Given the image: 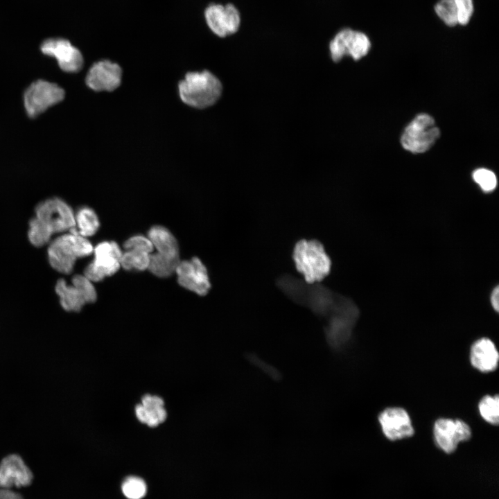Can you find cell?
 Returning a JSON list of instances; mask_svg holds the SVG:
<instances>
[{
	"label": "cell",
	"instance_id": "16",
	"mask_svg": "<svg viewBox=\"0 0 499 499\" xmlns=\"http://www.w3.org/2000/svg\"><path fill=\"white\" fill-rule=\"evenodd\" d=\"M469 358L471 364L475 369L481 372L488 373L497 368L499 353L491 340L482 338L472 344Z\"/></svg>",
	"mask_w": 499,
	"mask_h": 499
},
{
	"label": "cell",
	"instance_id": "9",
	"mask_svg": "<svg viewBox=\"0 0 499 499\" xmlns=\"http://www.w3.org/2000/svg\"><path fill=\"white\" fill-rule=\"evenodd\" d=\"M470 426L461 419H438L433 426V437L436 446L443 452L450 454L458 444L471 437Z\"/></svg>",
	"mask_w": 499,
	"mask_h": 499
},
{
	"label": "cell",
	"instance_id": "10",
	"mask_svg": "<svg viewBox=\"0 0 499 499\" xmlns=\"http://www.w3.org/2000/svg\"><path fill=\"white\" fill-rule=\"evenodd\" d=\"M204 17L211 30L220 37L236 33L240 24V15L231 4L211 3L204 10Z\"/></svg>",
	"mask_w": 499,
	"mask_h": 499
},
{
	"label": "cell",
	"instance_id": "23",
	"mask_svg": "<svg viewBox=\"0 0 499 499\" xmlns=\"http://www.w3.org/2000/svg\"><path fill=\"white\" fill-rule=\"evenodd\" d=\"M53 233L49 227L35 216L29 222L28 239L35 247H42L49 243Z\"/></svg>",
	"mask_w": 499,
	"mask_h": 499
},
{
	"label": "cell",
	"instance_id": "24",
	"mask_svg": "<svg viewBox=\"0 0 499 499\" xmlns=\"http://www.w3.org/2000/svg\"><path fill=\"white\" fill-rule=\"evenodd\" d=\"M150 254L138 251L126 250L120 259V265L126 270L143 271L148 269Z\"/></svg>",
	"mask_w": 499,
	"mask_h": 499
},
{
	"label": "cell",
	"instance_id": "28",
	"mask_svg": "<svg viewBox=\"0 0 499 499\" xmlns=\"http://www.w3.org/2000/svg\"><path fill=\"white\" fill-rule=\"evenodd\" d=\"M474 181L484 192L492 191L496 186L497 180L495 174L486 168H478L473 173Z\"/></svg>",
	"mask_w": 499,
	"mask_h": 499
},
{
	"label": "cell",
	"instance_id": "7",
	"mask_svg": "<svg viewBox=\"0 0 499 499\" xmlns=\"http://www.w3.org/2000/svg\"><path fill=\"white\" fill-rule=\"evenodd\" d=\"M370 48V40L365 33L349 28L340 30L329 43L331 58L335 62L346 55L358 60L368 53Z\"/></svg>",
	"mask_w": 499,
	"mask_h": 499
},
{
	"label": "cell",
	"instance_id": "29",
	"mask_svg": "<svg viewBox=\"0 0 499 499\" xmlns=\"http://www.w3.org/2000/svg\"><path fill=\"white\" fill-rule=\"evenodd\" d=\"M126 250H133L149 254L153 250V245L148 238L136 235L129 238L123 245Z\"/></svg>",
	"mask_w": 499,
	"mask_h": 499
},
{
	"label": "cell",
	"instance_id": "20",
	"mask_svg": "<svg viewBox=\"0 0 499 499\" xmlns=\"http://www.w3.org/2000/svg\"><path fill=\"white\" fill-rule=\"evenodd\" d=\"M75 227L69 231L83 237L94 235L99 229L100 222L96 212L88 207L80 208L75 215Z\"/></svg>",
	"mask_w": 499,
	"mask_h": 499
},
{
	"label": "cell",
	"instance_id": "25",
	"mask_svg": "<svg viewBox=\"0 0 499 499\" xmlns=\"http://www.w3.org/2000/svg\"><path fill=\"white\" fill-rule=\"evenodd\" d=\"M437 16L448 26H455L457 22V10L453 0H439L435 5Z\"/></svg>",
	"mask_w": 499,
	"mask_h": 499
},
{
	"label": "cell",
	"instance_id": "21",
	"mask_svg": "<svg viewBox=\"0 0 499 499\" xmlns=\"http://www.w3.org/2000/svg\"><path fill=\"white\" fill-rule=\"evenodd\" d=\"M180 261L179 256L173 257L157 252L152 255L150 254L148 269L154 275L166 278L175 272Z\"/></svg>",
	"mask_w": 499,
	"mask_h": 499
},
{
	"label": "cell",
	"instance_id": "19",
	"mask_svg": "<svg viewBox=\"0 0 499 499\" xmlns=\"http://www.w3.org/2000/svg\"><path fill=\"white\" fill-rule=\"evenodd\" d=\"M55 292L62 307L67 311L78 312L87 304L79 290L72 284L69 285L62 279L57 281Z\"/></svg>",
	"mask_w": 499,
	"mask_h": 499
},
{
	"label": "cell",
	"instance_id": "26",
	"mask_svg": "<svg viewBox=\"0 0 499 499\" xmlns=\"http://www.w3.org/2000/svg\"><path fill=\"white\" fill-rule=\"evenodd\" d=\"M122 491L129 499H141L146 493V485L141 478L130 476L123 481Z\"/></svg>",
	"mask_w": 499,
	"mask_h": 499
},
{
	"label": "cell",
	"instance_id": "18",
	"mask_svg": "<svg viewBox=\"0 0 499 499\" xmlns=\"http://www.w3.org/2000/svg\"><path fill=\"white\" fill-rule=\"evenodd\" d=\"M148 238L157 252L173 257L179 256L177 241L167 228L160 225L152 227L148 231Z\"/></svg>",
	"mask_w": 499,
	"mask_h": 499
},
{
	"label": "cell",
	"instance_id": "3",
	"mask_svg": "<svg viewBox=\"0 0 499 499\" xmlns=\"http://www.w3.org/2000/svg\"><path fill=\"white\" fill-rule=\"evenodd\" d=\"M93 250L91 243L85 237L69 232L51 242L48 247V259L51 267L56 271L69 274L76 259L90 255Z\"/></svg>",
	"mask_w": 499,
	"mask_h": 499
},
{
	"label": "cell",
	"instance_id": "5",
	"mask_svg": "<svg viewBox=\"0 0 499 499\" xmlns=\"http://www.w3.org/2000/svg\"><path fill=\"white\" fill-rule=\"evenodd\" d=\"M94 259L85 269L84 276L98 282L115 274L119 269L122 251L117 243L103 241L94 248Z\"/></svg>",
	"mask_w": 499,
	"mask_h": 499
},
{
	"label": "cell",
	"instance_id": "31",
	"mask_svg": "<svg viewBox=\"0 0 499 499\" xmlns=\"http://www.w3.org/2000/svg\"><path fill=\"white\" fill-rule=\"evenodd\" d=\"M0 499H22V497L10 489L0 488Z\"/></svg>",
	"mask_w": 499,
	"mask_h": 499
},
{
	"label": "cell",
	"instance_id": "8",
	"mask_svg": "<svg viewBox=\"0 0 499 499\" xmlns=\"http://www.w3.org/2000/svg\"><path fill=\"white\" fill-rule=\"evenodd\" d=\"M64 91L57 84L43 80L33 82L24 96V107L30 117H35L63 100Z\"/></svg>",
	"mask_w": 499,
	"mask_h": 499
},
{
	"label": "cell",
	"instance_id": "30",
	"mask_svg": "<svg viewBox=\"0 0 499 499\" xmlns=\"http://www.w3.org/2000/svg\"><path fill=\"white\" fill-rule=\"evenodd\" d=\"M455 3L457 15V22L459 24L466 25L473 13V0H453Z\"/></svg>",
	"mask_w": 499,
	"mask_h": 499
},
{
	"label": "cell",
	"instance_id": "15",
	"mask_svg": "<svg viewBox=\"0 0 499 499\" xmlns=\"http://www.w3.org/2000/svg\"><path fill=\"white\" fill-rule=\"evenodd\" d=\"M33 473L22 458L16 454L4 457L0 463V488L10 489L29 485Z\"/></svg>",
	"mask_w": 499,
	"mask_h": 499
},
{
	"label": "cell",
	"instance_id": "17",
	"mask_svg": "<svg viewBox=\"0 0 499 499\" xmlns=\"http://www.w3.org/2000/svg\"><path fill=\"white\" fill-rule=\"evenodd\" d=\"M137 419L148 427H157L167 417L165 403L162 398L153 394L144 395L134 408Z\"/></svg>",
	"mask_w": 499,
	"mask_h": 499
},
{
	"label": "cell",
	"instance_id": "2",
	"mask_svg": "<svg viewBox=\"0 0 499 499\" xmlns=\"http://www.w3.org/2000/svg\"><path fill=\"white\" fill-rule=\"evenodd\" d=\"M292 258L305 281L319 282L330 272L331 261L318 240L301 239L295 245Z\"/></svg>",
	"mask_w": 499,
	"mask_h": 499
},
{
	"label": "cell",
	"instance_id": "13",
	"mask_svg": "<svg viewBox=\"0 0 499 499\" xmlns=\"http://www.w3.org/2000/svg\"><path fill=\"white\" fill-rule=\"evenodd\" d=\"M378 420L383 435L390 441L411 437L414 434L410 417L402 408H385L378 414Z\"/></svg>",
	"mask_w": 499,
	"mask_h": 499
},
{
	"label": "cell",
	"instance_id": "12",
	"mask_svg": "<svg viewBox=\"0 0 499 499\" xmlns=\"http://www.w3.org/2000/svg\"><path fill=\"white\" fill-rule=\"evenodd\" d=\"M40 49L44 54L55 58L64 71L77 72L82 67L83 57L81 52L67 40L47 39L42 43Z\"/></svg>",
	"mask_w": 499,
	"mask_h": 499
},
{
	"label": "cell",
	"instance_id": "22",
	"mask_svg": "<svg viewBox=\"0 0 499 499\" xmlns=\"http://www.w3.org/2000/svg\"><path fill=\"white\" fill-rule=\"evenodd\" d=\"M478 410L481 417L491 425H498L499 423V397L486 395L482 397L478 403Z\"/></svg>",
	"mask_w": 499,
	"mask_h": 499
},
{
	"label": "cell",
	"instance_id": "32",
	"mask_svg": "<svg viewBox=\"0 0 499 499\" xmlns=\"http://www.w3.org/2000/svg\"><path fill=\"white\" fill-rule=\"evenodd\" d=\"M491 303L493 308V309L498 312L499 310V288L498 286H496L491 295Z\"/></svg>",
	"mask_w": 499,
	"mask_h": 499
},
{
	"label": "cell",
	"instance_id": "27",
	"mask_svg": "<svg viewBox=\"0 0 499 499\" xmlns=\"http://www.w3.org/2000/svg\"><path fill=\"white\" fill-rule=\"evenodd\" d=\"M71 284L76 287L87 304H91L96 301L97 299V293L91 281L85 276L77 274L73 277Z\"/></svg>",
	"mask_w": 499,
	"mask_h": 499
},
{
	"label": "cell",
	"instance_id": "1",
	"mask_svg": "<svg viewBox=\"0 0 499 499\" xmlns=\"http://www.w3.org/2000/svg\"><path fill=\"white\" fill-rule=\"evenodd\" d=\"M222 91L220 80L209 71L190 72L179 83L181 100L191 107L204 109L215 104Z\"/></svg>",
	"mask_w": 499,
	"mask_h": 499
},
{
	"label": "cell",
	"instance_id": "11",
	"mask_svg": "<svg viewBox=\"0 0 499 499\" xmlns=\"http://www.w3.org/2000/svg\"><path fill=\"white\" fill-rule=\"evenodd\" d=\"M179 284L198 295H207L210 288L208 272L205 265L197 257L180 261L175 270Z\"/></svg>",
	"mask_w": 499,
	"mask_h": 499
},
{
	"label": "cell",
	"instance_id": "6",
	"mask_svg": "<svg viewBox=\"0 0 499 499\" xmlns=\"http://www.w3.org/2000/svg\"><path fill=\"white\" fill-rule=\"evenodd\" d=\"M35 217L53 234L63 233L75 227V214L64 200L53 198L40 202L35 208Z\"/></svg>",
	"mask_w": 499,
	"mask_h": 499
},
{
	"label": "cell",
	"instance_id": "14",
	"mask_svg": "<svg viewBox=\"0 0 499 499\" xmlns=\"http://www.w3.org/2000/svg\"><path fill=\"white\" fill-rule=\"evenodd\" d=\"M122 71L120 66L110 60L94 63L86 76V84L97 91H112L119 87Z\"/></svg>",
	"mask_w": 499,
	"mask_h": 499
},
{
	"label": "cell",
	"instance_id": "4",
	"mask_svg": "<svg viewBox=\"0 0 499 499\" xmlns=\"http://www.w3.org/2000/svg\"><path fill=\"white\" fill-rule=\"evenodd\" d=\"M439 135L435 120L427 114H420L406 126L401 143L408 151L423 153L433 146Z\"/></svg>",
	"mask_w": 499,
	"mask_h": 499
}]
</instances>
